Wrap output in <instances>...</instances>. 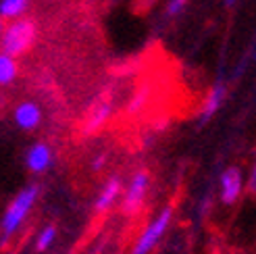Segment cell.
<instances>
[{"label": "cell", "instance_id": "obj_1", "mask_svg": "<svg viewBox=\"0 0 256 254\" xmlns=\"http://www.w3.org/2000/svg\"><path fill=\"white\" fill-rule=\"evenodd\" d=\"M38 192H40V188H38V186H28V188H23L21 192L10 200V204L6 206L4 214H2V223H0L2 244H6L8 240L19 232V227L23 225V221L28 219L30 210L34 208L36 200H38Z\"/></svg>", "mask_w": 256, "mask_h": 254}, {"label": "cell", "instance_id": "obj_2", "mask_svg": "<svg viewBox=\"0 0 256 254\" xmlns=\"http://www.w3.org/2000/svg\"><path fill=\"white\" fill-rule=\"evenodd\" d=\"M36 38V25L30 19H15L10 21L2 30L0 38V46H2V54L8 56H21L28 50Z\"/></svg>", "mask_w": 256, "mask_h": 254}, {"label": "cell", "instance_id": "obj_3", "mask_svg": "<svg viewBox=\"0 0 256 254\" xmlns=\"http://www.w3.org/2000/svg\"><path fill=\"white\" fill-rule=\"evenodd\" d=\"M171 219H173V208L164 206L156 217L146 225V230L140 234V238L136 240V244L132 248V254H150L152 250L156 248V244L162 240L167 227L171 225Z\"/></svg>", "mask_w": 256, "mask_h": 254}, {"label": "cell", "instance_id": "obj_4", "mask_svg": "<svg viewBox=\"0 0 256 254\" xmlns=\"http://www.w3.org/2000/svg\"><path fill=\"white\" fill-rule=\"evenodd\" d=\"M148 186H150V175L146 171H138L132 177V182L125 188L123 202H121V208L125 214H134L142 208L146 194H148Z\"/></svg>", "mask_w": 256, "mask_h": 254}, {"label": "cell", "instance_id": "obj_5", "mask_svg": "<svg viewBox=\"0 0 256 254\" xmlns=\"http://www.w3.org/2000/svg\"><path fill=\"white\" fill-rule=\"evenodd\" d=\"M242 192H244V175L238 167H229L221 175V200L223 204L232 206L240 200Z\"/></svg>", "mask_w": 256, "mask_h": 254}, {"label": "cell", "instance_id": "obj_6", "mask_svg": "<svg viewBox=\"0 0 256 254\" xmlns=\"http://www.w3.org/2000/svg\"><path fill=\"white\" fill-rule=\"evenodd\" d=\"M12 119H15L17 127L23 132H34L42 121V108L38 106L34 100H25V102H19L15 112H12Z\"/></svg>", "mask_w": 256, "mask_h": 254}, {"label": "cell", "instance_id": "obj_7", "mask_svg": "<svg viewBox=\"0 0 256 254\" xmlns=\"http://www.w3.org/2000/svg\"><path fill=\"white\" fill-rule=\"evenodd\" d=\"M25 164H28L32 173H44L52 164V150H50V146L44 142L34 144L28 150V154H25Z\"/></svg>", "mask_w": 256, "mask_h": 254}, {"label": "cell", "instance_id": "obj_8", "mask_svg": "<svg viewBox=\"0 0 256 254\" xmlns=\"http://www.w3.org/2000/svg\"><path fill=\"white\" fill-rule=\"evenodd\" d=\"M119 196H121V180H119V177H110V180H106V184L102 186L100 194H98V198L94 202L96 212L108 210L114 202L119 200Z\"/></svg>", "mask_w": 256, "mask_h": 254}, {"label": "cell", "instance_id": "obj_9", "mask_svg": "<svg viewBox=\"0 0 256 254\" xmlns=\"http://www.w3.org/2000/svg\"><path fill=\"white\" fill-rule=\"evenodd\" d=\"M112 112V102L110 100H100L92 108H90V115L86 121V134H94L98 132L102 125H104Z\"/></svg>", "mask_w": 256, "mask_h": 254}, {"label": "cell", "instance_id": "obj_10", "mask_svg": "<svg viewBox=\"0 0 256 254\" xmlns=\"http://www.w3.org/2000/svg\"><path fill=\"white\" fill-rule=\"evenodd\" d=\"M223 98H225V86H223V84L212 86V90L208 92L206 100H204V106H202V110H200V121H202V123H206V121L214 115V112L221 108Z\"/></svg>", "mask_w": 256, "mask_h": 254}, {"label": "cell", "instance_id": "obj_11", "mask_svg": "<svg viewBox=\"0 0 256 254\" xmlns=\"http://www.w3.org/2000/svg\"><path fill=\"white\" fill-rule=\"evenodd\" d=\"M30 0H0V17L15 21L28 8Z\"/></svg>", "mask_w": 256, "mask_h": 254}, {"label": "cell", "instance_id": "obj_12", "mask_svg": "<svg viewBox=\"0 0 256 254\" xmlns=\"http://www.w3.org/2000/svg\"><path fill=\"white\" fill-rule=\"evenodd\" d=\"M17 78V60L8 54H0V84L8 86Z\"/></svg>", "mask_w": 256, "mask_h": 254}, {"label": "cell", "instance_id": "obj_13", "mask_svg": "<svg viewBox=\"0 0 256 254\" xmlns=\"http://www.w3.org/2000/svg\"><path fill=\"white\" fill-rule=\"evenodd\" d=\"M56 240V227L54 225H46L44 230L38 234V240H36V248L40 250V252H44V250H48L50 246H52V242Z\"/></svg>", "mask_w": 256, "mask_h": 254}, {"label": "cell", "instance_id": "obj_14", "mask_svg": "<svg viewBox=\"0 0 256 254\" xmlns=\"http://www.w3.org/2000/svg\"><path fill=\"white\" fill-rule=\"evenodd\" d=\"M186 4H188V0H171L169 6H167V12H169V15H177V12L184 10Z\"/></svg>", "mask_w": 256, "mask_h": 254}, {"label": "cell", "instance_id": "obj_15", "mask_svg": "<svg viewBox=\"0 0 256 254\" xmlns=\"http://www.w3.org/2000/svg\"><path fill=\"white\" fill-rule=\"evenodd\" d=\"M248 192L256 194V162H254V167L250 171V177H248Z\"/></svg>", "mask_w": 256, "mask_h": 254}, {"label": "cell", "instance_id": "obj_16", "mask_svg": "<svg viewBox=\"0 0 256 254\" xmlns=\"http://www.w3.org/2000/svg\"><path fill=\"white\" fill-rule=\"evenodd\" d=\"M104 162H106V154L102 152V154H98V156L92 160V169H94V171H100V169H102V164H104Z\"/></svg>", "mask_w": 256, "mask_h": 254}, {"label": "cell", "instance_id": "obj_17", "mask_svg": "<svg viewBox=\"0 0 256 254\" xmlns=\"http://www.w3.org/2000/svg\"><path fill=\"white\" fill-rule=\"evenodd\" d=\"M236 2H238V0H225V4H227V6H234Z\"/></svg>", "mask_w": 256, "mask_h": 254}]
</instances>
